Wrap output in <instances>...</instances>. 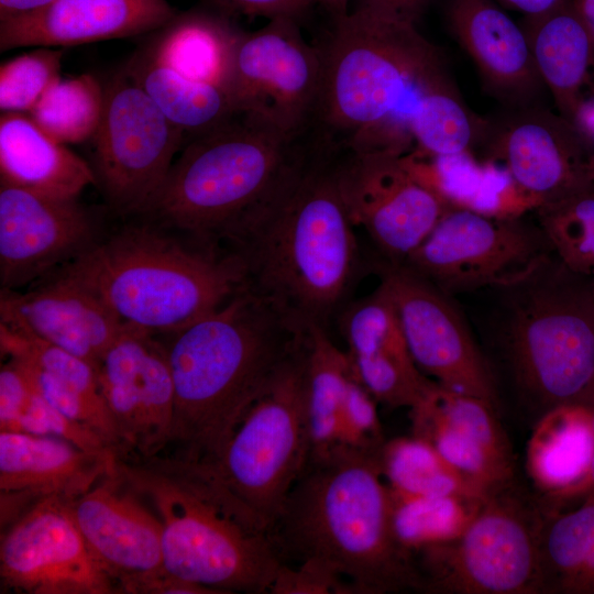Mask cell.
I'll list each match as a JSON object with an SVG mask.
<instances>
[{
  "label": "cell",
  "instance_id": "41",
  "mask_svg": "<svg viewBox=\"0 0 594 594\" xmlns=\"http://www.w3.org/2000/svg\"><path fill=\"white\" fill-rule=\"evenodd\" d=\"M7 430L62 438L88 451L116 452L98 433L68 418L35 387Z\"/></svg>",
  "mask_w": 594,
  "mask_h": 594
},
{
  "label": "cell",
  "instance_id": "37",
  "mask_svg": "<svg viewBox=\"0 0 594 594\" xmlns=\"http://www.w3.org/2000/svg\"><path fill=\"white\" fill-rule=\"evenodd\" d=\"M413 435L429 441L458 472L491 494L508 484L513 466L491 455L477 442L443 421L426 398L410 409Z\"/></svg>",
  "mask_w": 594,
  "mask_h": 594
},
{
  "label": "cell",
  "instance_id": "17",
  "mask_svg": "<svg viewBox=\"0 0 594 594\" xmlns=\"http://www.w3.org/2000/svg\"><path fill=\"white\" fill-rule=\"evenodd\" d=\"M481 145L486 160L504 166L538 209L593 184L592 140L559 112L536 105L514 108L488 120Z\"/></svg>",
  "mask_w": 594,
  "mask_h": 594
},
{
  "label": "cell",
  "instance_id": "7",
  "mask_svg": "<svg viewBox=\"0 0 594 594\" xmlns=\"http://www.w3.org/2000/svg\"><path fill=\"white\" fill-rule=\"evenodd\" d=\"M306 139L289 141L237 114L187 142L143 216L217 246L279 186Z\"/></svg>",
  "mask_w": 594,
  "mask_h": 594
},
{
  "label": "cell",
  "instance_id": "42",
  "mask_svg": "<svg viewBox=\"0 0 594 594\" xmlns=\"http://www.w3.org/2000/svg\"><path fill=\"white\" fill-rule=\"evenodd\" d=\"M376 404L353 372L342 407L338 444L370 451L380 450L386 440Z\"/></svg>",
  "mask_w": 594,
  "mask_h": 594
},
{
  "label": "cell",
  "instance_id": "44",
  "mask_svg": "<svg viewBox=\"0 0 594 594\" xmlns=\"http://www.w3.org/2000/svg\"><path fill=\"white\" fill-rule=\"evenodd\" d=\"M33 392L34 385L25 371L7 359L0 369V430L10 427Z\"/></svg>",
  "mask_w": 594,
  "mask_h": 594
},
{
  "label": "cell",
  "instance_id": "35",
  "mask_svg": "<svg viewBox=\"0 0 594 594\" xmlns=\"http://www.w3.org/2000/svg\"><path fill=\"white\" fill-rule=\"evenodd\" d=\"M377 459L388 486L402 493L482 499L490 495L453 469L429 441L414 435L386 440Z\"/></svg>",
  "mask_w": 594,
  "mask_h": 594
},
{
  "label": "cell",
  "instance_id": "29",
  "mask_svg": "<svg viewBox=\"0 0 594 594\" xmlns=\"http://www.w3.org/2000/svg\"><path fill=\"white\" fill-rule=\"evenodd\" d=\"M593 441L592 416L584 404L543 411L526 450V469L535 486L559 504L584 498Z\"/></svg>",
  "mask_w": 594,
  "mask_h": 594
},
{
  "label": "cell",
  "instance_id": "27",
  "mask_svg": "<svg viewBox=\"0 0 594 594\" xmlns=\"http://www.w3.org/2000/svg\"><path fill=\"white\" fill-rule=\"evenodd\" d=\"M522 28L537 72L558 112L578 125L594 92V40L573 0L539 14L524 15Z\"/></svg>",
  "mask_w": 594,
  "mask_h": 594
},
{
  "label": "cell",
  "instance_id": "4",
  "mask_svg": "<svg viewBox=\"0 0 594 594\" xmlns=\"http://www.w3.org/2000/svg\"><path fill=\"white\" fill-rule=\"evenodd\" d=\"M306 332L243 288L215 311L167 334L175 405L166 451L213 463Z\"/></svg>",
  "mask_w": 594,
  "mask_h": 594
},
{
  "label": "cell",
  "instance_id": "2",
  "mask_svg": "<svg viewBox=\"0 0 594 594\" xmlns=\"http://www.w3.org/2000/svg\"><path fill=\"white\" fill-rule=\"evenodd\" d=\"M336 161L337 151L310 135L274 193L220 239L242 266L244 288L300 332L327 329L358 272Z\"/></svg>",
  "mask_w": 594,
  "mask_h": 594
},
{
  "label": "cell",
  "instance_id": "13",
  "mask_svg": "<svg viewBox=\"0 0 594 594\" xmlns=\"http://www.w3.org/2000/svg\"><path fill=\"white\" fill-rule=\"evenodd\" d=\"M552 252L540 227L451 207L402 263L446 294L510 287Z\"/></svg>",
  "mask_w": 594,
  "mask_h": 594
},
{
  "label": "cell",
  "instance_id": "53",
  "mask_svg": "<svg viewBox=\"0 0 594 594\" xmlns=\"http://www.w3.org/2000/svg\"><path fill=\"white\" fill-rule=\"evenodd\" d=\"M593 288H594V277H593Z\"/></svg>",
  "mask_w": 594,
  "mask_h": 594
},
{
  "label": "cell",
  "instance_id": "40",
  "mask_svg": "<svg viewBox=\"0 0 594 594\" xmlns=\"http://www.w3.org/2000/svg\"><path fill=\"white\" fill-rule=\"evenodd\" d=\"M63 54V50L42 46L1 64V113H29L46 89L59 78Z\"/></svg>",
  "mask_w": 594,
  "mask_h": 594
},
{
  "label": "cell",
  "instance_id": "12",
  "mask_svg": "<svg viewBox=\"0 0 594 594\" xmlns=\"http://www.w3.org/2000/svg\"><path fill=\"white\" fill-rule=\"evenodd\" d=\"M321 72L320 50L304 40L297 20L272 19L242 32L228 92L238 116L298 141L312 128Z\"/></svg>",
  "mask_w": 594,
  "mask_h": 594
},
{
  "label": "cell",
  "instance_id": "21",
  "mask_svg": "<svg viewBox=\"0 0 594 594\" xmlns=\"http://www.w3.org/2000/svg\"><path fill=\"white\" fill-rule=\"evenodd\" d=\"M0 323L66 350L97 367L128 327L96 296L58 274L23 293L1 288Z\"/></svg>",
  "mask_w": 594,
  "mask_h": 594
},
{
  "label": "cell",
  "instance_id": "15",
  "mask_svg": "<svg viewBox=\"0 0 594 594\" xmlns=\"http://www.w3.org/2000/svg\"><path fill=\"white\" fill-rule=\"evenodd\" d=\"M414 362L439 385L496 407L490 369L448 294L403 264L381 266Z\"/></svg>",
  "mask_w": 594,
  "mask_h": 594
},
{
  "label": "cell",
  "instance_id": "31",
  "mask_svg": "<svg viewBox=\"0 0 594 594\" xmlns=\"http://www.w3.org/2000/svg\"><path fill=\"white\" fill-rule=\"evenodd\" d=\"M123 68L189 140L237 116L224 89L182 76L141 45Z\"/></svg>",
  "mask_w": 594,
  "mask_h": 594
},
{
  "label": "cell",
  "instance_id": "3",
  "mask_svg": "<svg viewBox=\"0 0 594 594\" xmlns=\"http://www.w3.org/2000/svg\"><path fill=\"white\" fill-rule=\"evenodd\" d=\"M377 453L337 444L308 461L270 531L284 564L315 562L358 594L420 591L414 559L392 532Z\"/></svg>",
  "mask_w": 594,
  "mask_h": 594
},
{
  "label": "cell",
  "instance_id": "32",
  "mask_svg": "<svg viewBox=\"0 0 594 594\" xmlns=\"http://www.w3.org/2000/svg\"><path fill=\"white\" fill-rule=\"evenodd\" d=\"M538 550L542 594H594V495L540 516Z\"/></svg>",
  "mask_w": 594,
  "mask_h": 594
},
{
  "label": "cell",
  "instance_id": "8",
  "mask_svg": "<svg viewBox=\"0 0 594 594\" xmlns=\"http://www.w3.org/2000/svg\"><path fill=\"white\" fill-rule=\"evenodd\" d=\"M506 344L516 378L543 410L580 403L594 382L593 277L552 253L507 287Z\"/></svg>",
  "mask_w": 594,
  "mask_h": 594
},
{
  "label": "cell",
  "instance_id": "20",
  "mask_svg": "<svg viewBox=\"0 0 594 594\" xmlns=\"http://www.w3.org/2000/svg\"><path fill=\"white\" fill-rule=\"evenodd\" d=\"M97 226L77 198L0 184V283L16 289L90 249Z\"/></svg>",
  "mask_w": 594,
  "mask_h": 594
},
{
  "label": "cell",
  "instance_id": "50",
  "mask_svg": "<svg viewBox=\"0 0 594 594\" xmlns=\"http://www.w3.org/2000/svg\"><path fill=\"white\" fill-rule=\"evenodd\" d=\"M573 3L594 40V0H573Z\"/></svg>",
  "mask_w": 594,
  "mask_h": 594
},
{
  "label": "cell",
  "instance_id": "30",
  "mask_svg": "<svg viewBox=\"0 0 594 594\" xmlns=\"http://www.w3.org/2000/svg\"><path fill=\"white\" fill-rule=\"evenodd\" d=\"M241 34L227 12L193 9L177 12L140 45L182 76L228 92Z\"/></svg>",
  "mask_w": 594,
  "mask_h": 594
},
{
  "label": "cell",
  "instance_id": "28",
  "mask_svg": "<svg viewBox=\"0 0 594 594\" xmlns=\"http://www.w3.org/2000/svg\"><path fill=\"white\" fill-rule=\"evenodd\" d=\"M0 184L77 198L97 178L90 165L46 134L28 113L4 112L0 117Z\"/></svg>",
  "mask_w": 594,
  "mask_h": 594
},
{
  "label": "cell",
  "instance_id": "14",
  "mask_svg": "<svg viewBox=\"0 0 594 594\" xmlns=\"http://www.w3.org/2000/svg\"><path fill=\"white\" fill-rule=\"evenodd\" d=\"M0 584L26 594H120L68 501L56 496L36 502L1 528Z\"/></svg>",
  "mask_w": 594,
  "mask_h": 594
},
{
  "label": "cell",
  "instance_id": "48",
  "mask_svg": "<svg viewBox=\"0 0 594 594\" xmlns=\"http://www.w3.org/2000/svg\"><path fill=\"white\" fill-rule=\"evenodd\" d=\"M53 0H0V21L42 8Z\"/></svg>",
  "mask_w": 594,
  "mask_h": 594
},
{
  "label": "cell",
  "instance_id": "9",
  "mask_svg": "<svg viewBox=\"0 0 594 594\" xmlns=\"http://www.w3.org/2000/svg\"><path fill=\"white\" fill-rule=\"evenodd\" d=\"M305 340L275 370L210 463L270 531L310 458Z\"/></svg>",
  "mask_w": 594,
  "mask_h": 594
},
{
  "label": "cell",
  "instance_id": "25",
  "mask_svg": "<svg viewBox=\"0 0 594 594\" xmlns=\"http://www.w3.org/2000/svg\"><path fill=\"white\" fill-rule=\"evenodd\" d=\"M0 349L35 389L68 418L98 433L123 455L121 437L101 393L98 367L31 334L0 323Z\"/></svg>",
  "mask_w": 594,
  "mask_h": 594
},
{
  "label": "cell",
  "instance_id": "18",
  "mask_svg": "<svg viewBox=\"0 0 594 594\" xmlns=\"http://www.w3.org/2000/svg\"><path fill=\"white\" fill-rule=\"evenodd\" d=\"M98 376L121 437L122 457L164 452L170 442L175 405L165 344L128 326L103 355Z\"/></svg>",
  "mask_w": 594,
  "mask_h": 594
},
{
  "label": "cell",
  "instance_id": "6",
  "mask_svg": "<svg viewBox=\"0 0 594 594\" xmlns=\"http://www.w3.org/2000/svg\"><path fill=\"white\" fill-rule=\"evenodd\" d=\"M153 222L127 227L59 268L124 324L154 336L176 332L244 288L238 258L190 245Z\"/></svg>",
  "mask_w": 594,
  "mask_h": 594
},
{
  "label": "cell",
  "instance_id": "33",
  "mask_svg": "<svg viewBox=\"0 0 594 594\" xmlns=\"http://www.w3.org/2000/svg\"><path fill=\"white\" fill-rule=\"evenodd\" d=\"M305 343L310 460L327 454L339 442L342 407L353 371L348 352L332 342L327 329L310 327Z\"/></svg>",
  "mask_w": 594,
  "mask_h": 594
},
{
  "label": "cell",
  "instance_id": "26",
  "mask_svg": "<svg viewBox=\"0 0 594 594\" xmlns=\"http://www.w3.org/2000/svg\"><path fill=\"white\" fill-rule=\"evenodd\" d=\"M117 458L57 437L0 430V493L33 503L52 496L72 501L112 472Z\"/></svg>",
  "mask_w": 594,
  "mask_h": 594
},
{
  "label": "cell",
  "instance_id": "5",
  "mask_svg": "<svg viewBox=\"0 0 594 594\" xmlns=\"http://www.w3.org/2000/svg\"><path fill=\"white\" fill-rule=\"evenodd\" d=\"M116 466L161 522L167 573L216 594L270 593L284 565L270 530L210 463L164 451Z\"/></svg>",
  "mask_w": 594,
  "mask_h": 594
},
{
  "label": "cell",
  "instance_id": "47",
  "mask_svg": "<svg viewBox=\"0 0 594 594\" xmlns=\"http://www.w3.org/2000/svg\"><path fill=\"white\" fill-rule=\"evenodd\" d=\"M498 4L521 12L524 15L539 14L548 11L562 0H496Z\"/></svg>",
  "mask_w": 594,
  "mask_h": 594
},
{
  "label": "cell",
  "instance_id": "10",
  "mask_svg": "<svg viewBox=\"0 0 594 594\" xmlns=\"http://www.w3.org/2000/svg\"><path fill=\"white\" fill-rule=\"evenodd\" d=\"M504 488L488 495L459 538L413 554L420 591L542 594L540 516L502 495Z\"/></svg>",
  "mask_w": 594,
  "mask_h": 594
},
{
  "label": "cell",
  "instance_id": "24",
  "mask_svg": "<svg viewBox=\"0 0 594 594\" xmlns=\"http://www.w3.org/2000/svg\"><path fill=\"white\" fill-rule=\"evenodd\" d=\"M447 18L494 97L513 108L535 105L546 87L522 28L501 4L493 0H448Z\"/></svg>",
  "mask_w": 594,
  "mask_h": 594
},
{
  "label": "cell",
  "instance_id": "11",
  "mask_svg": "<svg viewBox=\"0 0 594 594\" xmlns=\"http://www.w3.org/2000/svg\"><path fill=\"white\" fill-rule=\"evenodd\" d=\"M92 140V169L107 202L118 213L143 216L186 138L122 67L105 84Z\"/></svg>",
  "mask_w": 594,
  "mask_h": 594
},
{
  "label": "cell",
  "instance_id": "1",
  "mask_svg": "<svg viewBox=\"0 0 594 594\" xmlns=\"http://www.w3.org/2000/svg\"><path fill=\"white\" fill-rule=\"evenodd\" d=\"M312 134L339 152L402 157L430 147L470 109L417 23L359 7L319 48Z\"/></svg>",
  "mask_w": 594,
  "mask_h": 594
},
{
  "label": "cell",
  "instance_id": "39",
  "mask_svg": "<svg viewBox=\"0 0 594 594\" xmlns=\"http://www.w3.org/2000/svg\"><path fill=\"white\" fill-rule=\"evenodd\" d=\"M426 402L448 425L477 442L497 460L513 466L509 442L491 404L448 389L437 382L427 394Z\"/></svg>",
  "mask_w": 594,
  "mask_h": 594
},
{
  "label": "cell",
  "instance_id": "23",
  "mask_svg": "<svg viewBox=\"0 0 594 594\" xmlns=\"http://www.w3.org/2000/svg\"><path fill=\"white\" fill-rule=\"evenodd\" d=\"M176 13L166 0H53L0 21V51L147 35Z\"/></svg>",
  "mask_w": 594,
  "mask_h": 594
},
{
  "label": "cell",
  "instance_id": "45",
  "mask_svg": "<svg viewBox=\"0 0 594 594\" xmlns=\"http://www.w3.org/2000/svg\"><path fill=\"white\" fill-rule=\"evenodd\" d=\"M223 12L248 16H263L268 20L289 18L298 20L314 0H213Z\"/></svg>",
  "mask_w": 594,
  "mask_h": 594
},
{
  "label": "cell",
  "instance_id": "19",
  "mask_svg": "<svg viewBox=\"0 0 594 594\" xmlns=\"http://www.w3.org/2000/svg\"><path fill=\"white\" fill-rule=\"evenodd\" d=\"M68 504L89 548L120 594H143L153 580L166 573L161 522L117 466Z\"/></svg>",
  "mask_w": 594,
  "mask_h": 594
},
{
  "label": "cell",
  "instance_id": "16",
  "mask_svg": "<svg viewBox=\"0 0 594 594\" xmlns=\"http://www.w3.org/2000/svg\"><path fill=\"white\" fill-rule=\"evenodd\" d=\"M336 175L353 226L363 228L393 264H402L451 208L402 157L338 151Z\"/></svg>",
  "mask_w": 594,
  "mask_h": 594
},
{
  "label": "cell",
  "instance_id": "52",
  "mask_svg": "<svg viewBox=\"0 0 594 594\" xmlns=\"http://www.w3.org/2000/svg\"><path fill=\"white\" fill-rule=\"evenodd\" d=\"M592 179H593V183H594V157H593V162H592Z\"/></svg>",
  "mask_w": 594,
  "mask_h": 594
},
{
  "label": "cell",
  "instance_id": "22",
  "mask_svg": "<svg viewBox=\"0 0 594 594\" xmlns=\"http://www.w3.org/2000/svg\"><path fill=\"white\" fill-rule=\"evenodd\" d=\"M353 372L374 399L392 409L416 407L433 381L414 362L396 309L378 286L341 314Z\"/></svg>",
  "mask_w": 594,
  "mask_h": 594
},
{
  "label": "cell",
  "instance_id": "51",
  "mask_svg": "<svg viewBox=\"0 0 594 594\" xmlns=\"http://www.w3.org/2000/svg\"><path fill=\"white\" fill-rule=\"evenodd\" d=\"M315 3H320L328 11H330L334 18L348 13L349 0H314Z\"/></svg>",
  "mask_w": 594,
  "mask_h": 594
},
{
  "label": "cell",
  "instance_id": "36",
  "mask_svg": "<svg viewBox=\"0 0 594 594\" xmlns=\"http://www.w3.org/2000/svg\"><path fill=\"white\" fill-rule=\"evenodd\" d=\"M105 109V85L90 74L57 78L28 113L62 144L92 140Z\"/></svg>",
  "mask_w": 594,
  "mask_h": 594
},
{
  "label": "cell",
  "instance_id": "38",
  "mask_svg": "<svg viewBox=\"0 0 594 594\" xmlns=\"http://www.w3.org/2000/svg\"><path fill=\"white\" fill-rule=\"evenodd\" d=\"M536 212L558 260L574 273L594 277V183Z\"/></svg>",
  "mask_w": 594,
  "mask_h": 594
},
{
  "label": "cell",
  "instance_id": "43",
  "mask_svg": "<svg viewBox=\"0 0 594 594\" xmlns=\"http://www.w3.org/2000/svg\"><path fill=\"white\" fill-rule=\"evenodd\" d=\"M272 594H342L351 586L328 569L315 563L284 564L271 586Z\"/></svg>",
  "mask_w": 594,
  "mask_h": 594
},
{
  "label": "cell",
  "instance_id": "49",
  "mask_svg": "<svg viewBox=\"0 0 594 594\" xmlns=\"http://www.w3.org/2000/svg\"><path fill=\"white\" fill-rule=\"evenodd\" d=\"M580 404H584L588 407L592 416V427H593V439H594V382L588 388V391L585 393L584 397L580 402ZM588 495H594V441H593V454H592V461H591V468H590V474H588V481H587V490L585 497Z\"/></svg>",
  "mask_w": 594,
  "mask_h": 594
},
{
  "label": "cell",
  "instance_id": "46",
  "mask_svg": "<svg viewBox=\"0 0 594 594\" xmlns=\"http://www.w3.org/2000/svg\"><path fill=\"white\" fill-rule=\"evenodd\" d=\"M430 0H361L359 7L386 12L417 23Z\"/></svg>",
  "mask_w": 594,
  "mask_h": 594
},
{
  "label": "cell",
  "instance_id": "34",
  "mask_svg": "<svg viewBox=\"0 0 594 594\" xmlns=\"http://www.w3.org/2000/svg\"><path fill=\"white\" fill-rule=\"evenodd\" d=\"M389 490L392 532L411 557L424 548L459 538L488 497L415 495Z\"/></svg>",
  "mask_w": 594,
  "mask_h": 594
}]
</instances>
